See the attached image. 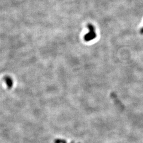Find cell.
I'll use <instances>...</instances> for the list:
<instances>
[{"instance_id": "1", "label": "cell", "mask_w": 143, "mask_h": 143, "mask_svg": "<svg viewBox=\"0 0 143 143\" xmlns=\"http://www.w3.org/2000/svg\"><path fill=\"white\" fill-rule=\"evenodd\" d=\"M88 28L89 30V31L84 36V40L86 42H90V41L93 40L96 38L97 34L95 33L94 27L92 24H88Z\"/></svg>"}, {"instance_id": "2", "label": "cell", "mask_w": 143, "mask_h": 143, "mask_svg": "<svg viewBox=\"0 0 143 143\" xmlns=\"http://www.w3.org/2000/svg\"><path fill=\"white\" fill-rule=\"evenodd\" d=\"M5 81L6 84V85L8 86V87L10 88L11 87H12L13 86V81L9 77H6L5 78Z\"/></svg>"}, {"instance_id": "3", "label": "cell", "mask_w": 143, "mask_h": 143, "mask_svg": "<svg viewBox=\"0 0 143 143\" xmlns=\"http://www.w3.org/2000/svg\"><path fill=\"white\" fill-rule=\"evenodd\" d=\"M55 143H67L64 140L57 139L55 140Z\"/></svg>"}, {"instance_id": "4", "label": "cell", "mask_w": 143, "mask_h": 143, "mask_svg": "<svg viewBox=\"0 0 143 143\" xmlns=\"http://www.w3.org/2000/svg\"><path fill=\"white\" fill-rule=\"evenodd\" d=\"M140 34H142V35H143V27H142V28L140 29Z\"/></svg>"}]
</instances>
